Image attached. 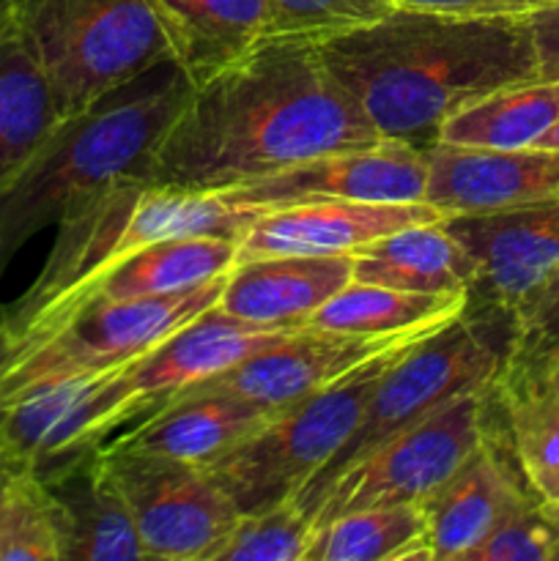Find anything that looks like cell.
I'll return each mask as SVG.
<instances>
[{
  "instance_id": "13",
  "label": "cell",
  "mask_w": 559,
  "mask_h": 561,
  "mask_svg": "<svg viewBox=\"0 0 559 561\" xmlns=\"http://www.w3.org/2000/svg\"><path fill=\"white\" fill-rule=\"evenodd\" d=\"M447 228L475 257L469 301L515 310L559 274V197L486 214H455Z\"/></svg>"
},
{
  "instance_id": "17",
  "label": "cell",
  "mask_w": 559,
  "mask_h": 561,
  "mask_svg": "<svg viewBox=\"0 0 559 561\" xmlns=\"http://www.w3.org/2000/svg\"><path fill=\"white\" fill-rule=\"evenodd\" d=\"M559 197V151H477L433 142L427 148L425 203L447 217L532 206Z\"/></svg>"
},
{
  "instance_id": "39",
  "label": "cell",
  "mask_w": 559,
  "mask_h": 561,
  "mask_svg": "<svg viewBox=\"0 0 559 561\" xmlns=\"http://www.w3.org/2000/svg\"><path fill=\"white\" fill-rule=\"evenodd\" d=\"M5 337V307H0V345H3Z\"/></svg>"
},
{
  "instance_id": "33",
  "label": "cell",
  "mask_w": 559,
  "mask_h": 561,
  "mask_svg": "<svg viewBox=\"0 0 559 561\" xmlns=\"http://www.w3.org/2000/svg\"><path fill=\"white\" fill-rule=\"evenodd\" d=\"M392 9V0H272V36L327 38Z\"/></svg>"
},
{
  "instance_id": "20",
  "label": "cell",
  "mask_w": 559,
  "mask_h": 561,
  "mask_svg": "<svg viewBox=\"0 0 559 561\" xmlns=\"http://www.w3.org/2000/svg\"><path fill=\"white\" fill-rule=\"evenodd\" d=\"M354 279V255H266L236 261L217 305L261 327H307Z\"/></svg>"
},
{
  "instance_id": "2",
  "label": "cell",
  "mask_w": 559,
  "mask_h": 561,
  "mask_svg": "<svg viewBox=\"0 0 559 561\" xmlns=\"http://www.w3.org/2000/svg\"><path fill=\"white\" fill-rule=\"evenodd\" d=\"M334 80L378 137L427 148L442 126L502 88L540 80L526 16H464L392 9L351 31L316 38Z\"/></svg>"
},
{
  "instance_id": "4",
  "label": "cell",
  "mask_w": 559,
  "mask_h": 561,
  "mask_svg": "<svg viewBox=\"0 0 559 561\" xmlns=\"http://www.w3.org/2000/svg\"><path fill=\"white\" fill-rule=\"evenodd\" d=\"M258 214V208L230 206L219 192L164 186L140 173L124 175L55 225L58 233L36 283L16 305L5 307L3 343L42 321L132 252L186 236L239 241Z\"/></svg>"
},
{
  "instance_id": "21",
  "label": "cell",
  "mask_w": 559,
  "mask_h": 561,
  "mask_svg": "<svg viewBox=\"0 0 559 561\" xmlns=\"http://www.w3.org/2000/svg\"><path fill=\"white\" fill-rule=\"evenodd\" d=\"M38 474L55 493L64 513L66 561L148 559L129 504L110 474L102 444L82 449L75 458Z\"/></svg>"
},
{
  "instance_id": "34",
  "label": "cell",
  "mask_w": 559,
  "mask_h": 561,
  "mask_svg": "<svg viewBox=\"0 0 559 561\" xmlns=\"http://www.w3.org/2000/svg\"><path fill=\"white\" fill-rule=\"evenodd\" d=\"M515 345L507 365H532L559 354V274L515 307Z\"/></svg>"
},
{
  "instance_id": "25",
  "label": "cell",
  "mask_w": 559,
  "mask_h": 561,
  "mask_svg": "<svg viewBox=\"0 0 559 561\" xmlns=\"http://www.w3.org/2000/svg\"><path fill=\"white\" fill-rule=\"evenodd\" d=\"M354 279L409 294H469L475 257L447 228V219L409 225L354 252Z\"/></svg>"
},
{
  "instance_id": "11",
  "label": "cell",
  "mask_w": 559,
  "mask_h": 561,
  "mask_svg": "<svg viewBox=\"0 0 559 561\" xmlns=\"http://www.w3.org/2000/svg\"><path fill=\"white\" fill-rule=\"evenodd\" d=\"M124 367L0 387V447L47 471L104 444L110 431L137 416L124 387Z\"/></svg>"
},
{
  "instance_id": "7",
  "label": "cell",
  "mask_w": 559,
  "mask_h": 561,
  "mask_svg": "<svg viewBox=\"0 0 559 561\" xmlns=\"http://www.w3.org/2000/svg\"><path fill=\"white\" fill-rule=\"evenodd\" d=\"M64 118L170 60L153 0H14Z\"/></svg>"
},
{
  "instance_id": "32",
  "label": "cell",
  "mask_w": 559,
  "mask_h": 561,
  "mask_svg": "<svg viewBox=\"0 0 559 561\" xmlns=\"http://www.w3.org/2000/svg\"><path fill=\"white\" fill-rule=\"evenodd\" d=\"M557 553L559 507L529 493L504 513L466 561H557Z\"/></svg>"
},
{
  "instance_id": "12",
  "label": "cell",
  "mask_w": 559,
  "mask_h": 561,
  "mask_svg": "<svg viewBox=\"0 0 559 561\" xmlns=\"http://www.w3.org/2000/svg\"><path fill=\"white\" fill-rule=\"evenodd\" d=\"M425 190L427 151L381 137L373 146L323 153L219 195L230 206L272 211L318 201L422 203Z\"/></svg>"
},
{
  "instance_id": "10",
  "label": "cell",
  "mask_w": 559,
  "mask_h": 561,
  "mask_svg": "<svg viewBox=\"0 0 559 561\" xmlns=\"http://www.w3.org/2000/svg\"><path fill=\"white\" fill-rule=\"evenodd\" d=\"M148 559L212 561L241 513L206 466L102 444Z\"/></svg>"
},
{
  "instance_id": "22",
  "label": "cell",
  "mask_w": 559,
  "mask_h": 561,
  "mask_svg": "<svg viewBox=\"0 0 559 561\" xmlns=\"http://www.w3.org/2000/svg\"><path fill=\"white\" fill-rule=\"evenodd\" d=\"M274 414L277 411L250 403L239 394L186 389L146 414L135 431L115 438V444L208 466L261 431Z\"/></svg>"
},
{
  "instance_id": "6",
  "label": "cell",
  "mask_w": 559,
  "mask_h": 561,
  "mask_svg": "<svg viewBox=\"0 0 559 561\" xmlns=\"http://www.w3.org/2000/svg\"><path fill=\"white\" fill-rule=\"evenodd\" d=\"M447 327V323H444ZM442 327L417 329L373 354L343 378L277 411L261 431L208 463L214 480L241 515L258 513L305 491L307 482L343 449L360 427L384 373L420 340Z\"/></svg>"
},
{
  "instance_id": "35",
  "label": "cell",
  "mask_w": 559,
  "mask_h": 561,
  "mask_svg": "<svg viewBox=\"0 0 559 561\" xmlns=\"http://www.w3.org/2000/svg\"><path fill=\"white\" fill-rule=\"evenodd\" d=\"M559 0H392L395 9L442 11L464 16H526Z\"/></svg>"
},
{
  "instance_id": "42",
  "label": "cell",
  "mask_w": 559,
  "mask_h": 561,
  "mask_svg": "<svg viewBox=\"0 0 559 561\" xmlns=\"http://www.w3.org/2000/svg\"><path fill=\"white\" fill-rule=\"evenodd\" d=\"M557 507H559V504H557Z\"/></svg>"
},
{
  "instance_id": "15",
  "label": "cell",
  "mask_w": 559,
  "mask_h": 561,
  "mask_svg": "<svg viewBox=\"0 0 559 561\" xmlns=\"http://www.w3.org/2000/svg\"><path fill=\"white\" fill-rule=\"evenodd\" d=\"M409 332H417V329L373 337V334L329 332V329L305 327L290 337L247 356L230 370L190 389H217V392L239 394V398L263 405L269 411H283L299 403L307 394L343 378L345 373H351L356 365H362Z\"/></svg>"
},
{
  "instance_id": "18",
  "label": "cell",
  "mask_w": 559,
  "mask_h": 561,
  "mask_svg": "<svg viewBox=\"0 0 559 561\" xmlns=\"http://www.w3.org/2000/svg\"><path fill=\"white\" fill-rule=\"evenodd\" d=\"M529 493L504 431L488 438L422 502L431 561H466L504 513Z\"/></svg>"
},
{
  "instance_id": "38",
  "label": "cell",
  "mask_w": 559,
  "mask_h": 561,
  "mask_svg": "<svg viewBox=\"0 0 559 561\" xmlns=\"http://www.w3.org/2000/svg\"><path fill=\"white\" fill-rule=\"evenodd\" d=\"M535 148H548V151H559V121L535 142Z\"/></svg>"
},
{
  "instance_id": "23",
  "label": "cell",
  "mask_w": 559,
  "mask_h": 561,
  "mask_svg": "<svg viewBox=\"0 0 559 561\" xmlns=\"http://www.w3.org/2000/svg\"><path fill=\"white\" fill-rule=\"evenodd\" d=\"M170 60L201 85L272 36V0H153Z\"/></svg>"
},
{
  "instance_id": "19",
  "label": "cell",
  "mask_w": 559,
  "mask_h": 561,
  "mask_svg": "<svg viewBox=\"0 0 559 561\" xmlns=\"http://www.w3.org/2000/svg\"><path fill=\"white\" fill-rule=\"evenodd\" d=\"M236 261H239V241L225 239V236H186V239L157 241V244L142 247L115 266H110L93 283H88L80 294L66 299L49 316L22 329L3 345L36 337V334L47 332L55 323L64 321L66 316L80 310L82 305H91V301L146 299V296H168L195 288V285L228 274L236 266Z\"/></svg>"
},
{
  "instance_id": "16",
  "label": "cell",
  "mask_w": 559,
  "mask_h": 561,
  "mask_svg": "<svg viewBox=\"0 0 559 561\" xmlns=\"http://www.w3.org/2000/svg\"><path fill=\"white\" fill-rule=\"evenodd\" d=\"M447 219L431 203L318 201L261 211L239 239V261L266 255H354L409 225Z\"/></svg>"
},
{
  "instance_id": "27",
  "label": "cell",
  "mask_w": 559,
  "mask_h": 561,
  "mask_svg": "<svg viewBox=\"0 0 559 561\" xmlns=\"http://www.w3.org/2000/svg\"><path fill=\"white\" fill-rule=\"evenodd\" d=\"M559 121V80H532L502 88L455 113L436 142L477 151L532 148Z\"/></svg>"
},
{
  "instance_id": "31",
  "label": "cell",
  "mask_w": 559,
  "mask_h": 561,
  "mask_svg": "<svg viewBox=\"0 0 559 561\" xmlns=\"http://www.w3.org/2000/svg\"><path fill=\"white\" fill-rule=\"evenodd\" d=\"M318 520L299 499H283L258 513L241 515L212 561H307Z\"/></svg>"
},
{
  "instance_id": "3",
  "label": "cell",
  "mask_w": 559,
  "mask_h": 561,
  "mask_svg": "<svg viewBox=\"0 0 559 561\" xmlns=\"http://www.w3.org/2000/svg\"><path fill=\"white\" fill-rule=\"evenodd\" d=\"M190 88L184 71L164 60L60 121L0 192V277L33 236L64 222L124 175H142Z\"/></svg>"
},
{
  "instance_id": "9",
  "label": "cell",
  "mask_w": 559,
  "mask_h": 561,
  "mask_svg": "<svg viewBox=\"0 0 559 561\" xmlns=\"http://www.w3.org/2000/svg\"><path fill=\"white\" fill-rule=\"evenodd\" d=\"M225 277L228 274L168 296L82 305L47 332L3 345L0 387L42 376L104 373L132 365L192 318L217 305Z\"/></svg>"
},
{
  "instance_id": "37",
  "label": "cell",
  "mask_w": 559,
  "mask_h": 561,
  "mask_svg": "<svg viewBox=\"0 0 559 561\" xmlns=\"http://www.w3.org/2000/svg\"><path fill=\"white\" fill-rule=\"evenodd\" d=\"M25 460L14 458L5 447H0V515H3V496H5V485H9V477L14 474V469Z\"/></svg>"
},
{
  "instance_id": "41",
  "label": "cell",
  "mask_w": 559,
  "mask_h": 561,
  "mask_svg": "<svg viewBox=\"0 0 559 561\" xmlns=\"http://www.w3.org/2000/svg\"><path fill=\"white\" fill-rule=\"evenodd\" d=\"M557 561H559V553H557Z\"/></svg>"
},
{
  "instance_id": "1",
  "label": "cell",
  "mask_w": 559,
  "mask_h": 561,
  "mask_svg": "<svg viewBox=\"0 0 559 561\" xmlns=\"http://www.w3.org/2000/svg\"><path fill=\"white\" fill-rule=\"evenodd\" d=\"M378 140L316 38L269 36L190 88L142 175L179 190L228 192Z\"/></svg>"
},
{
  "instance_id": "24",
  "label": "cell",
  "mask_w": 559,
  "mask_h": 561,
  "mask_svg": "<svg viewBox=\"0 0 559 561\" xmlns=\"http://www.w3.org/2000/svg\"><path fill=\"white\" fill-rule=\"evenodd\" d=\"M504 438L535 496L559 504V354L507 365L497 381Z\"/></svg>"
},
{
  "instance_id": "30",
  "label": "cell",
  "mask_w": 559,
  "mask_h": 561,
  "mask_svg": "<svg viewBox=\"0 0 559 561\" xmlns=\"http://www.w3.org/2000/svg\"><path fill=\"white\" fill-rule=\"evenodd\" d=\"M0 561H66L64 513L31 463L16 466L5 485Z\"/></svg>"
},
{
  "instance_id": "36",
  "label": "cell",
  "mask_w": 559,
  "mask_h": 561,
  "mask_svg": "<svg viewBox=\"0 0 559 561\" xmlns=\"http://www.w3.org/2000/svg\"><path fill=\"white\" fill-rule=\"evenodd\" d=\"M535 38L540 80H559V3L526 14Z\"/></svg>"
},
{
  "instance_id": "29",
  "label": "cell",
  "mask_w": 559,
  "mask_h": 561,
  "mask_svg": "<svg viewBox=\"0 0 559 561\" xmlns=\"http://www.w3.org/2000/svg\"><path fill=\"white\" fill-rule=\"evenodd\" d=\"M307 561H431L422 504L343 513L318 529Z\"/></svg>"
},
{
  "instance_id": "14",
  "label": "cell",
  "mask_w": 559,
  "mask_h": 561,
  "mask_svg": "<svg viewBox=\"0 0 559 561\" xmlns=\"http://www.w3.org/2000/svg\"><path fill=\"white\" fill-rule=\"evenodd\" d=\"M299 329L305 327H261L212 305L124 367V387L135 414H151L184 389L230 370Z\"/></svg>"
},
{
  "instance_id": "26",
  "label": "cell",
  "mask_w": 559,
  "mask_h": 561,
  "mask_svg": "<svg viewBox=\"0 0 559 561\" xmlns=\"http://www.w3.org/2000/svg\"><path fill=\"white\" fill-rule=\"evenodd\" d=\"M64 121L14 9L0 11V192Z\"/></svg>"
},
{
  "instance_id": "28",
  "label": "cell",
  "mask_w": 559,
  "mask_h": 561,
  "mask_svg": "<svg viewBox=\"0 0 559 561\" xmlns=\"http://www.w3.org/2000/svg\"><path fill=\"white\" fill-rule=\"evenodd\" d=\"M469 307V294H409L351 279L310 316L307 327L351 334H398L406 329L444 327Z\"/></svg>"
},
{
  "instance_id": "40",
  "label": "cell",
  "mask_w": 559,
  "mask_h": 561,
  "mask_svg": "<svg viewBox=\"0 0 559 561\" xmlns=\"http://www.w3.org/2000/svg\"><path fill=\"white\" fill-rule=\"evenodd\" d=\"M5 9H14V0H0V11Z\"/></svg>"
},
{
  "instance_id": "5",
  "label": "cell",
  "mask_w": 559,
  "mask_h": 561,
  "mask_svg": "<svg viewBox=\"0 0 559 561\" xmlns=\"http://www.w3.org/2000/svg\"><path fill=\"white\" fill-rule=\"evenodd\" d=\"M513 345L515 312L499 305L469 301L458 318L420 340L384 373L376 392L367 400L360 427L294 499L307 507L329 482L381 447L387 438L427 420L433 411L471 389L493 387L513 356Z\"/></svg>"
},
{
  "instance_id": "8",
  "label": "cell",
  "mask_w": 559,
  "mask_h": 561,
  "mask_svg": "<svg viewBox=\"0 0 559 561\" xmlns=\"http://www.w3.org/2000/svg\"><path fill=\"white\" fill-rule=\"evenodd\" d=\"M502 431L497 383L471 389L433 411L427 420L387 438L329 482L307 510L321 529V524L354 510L422 504L477 447Z\"/></svg>"
}]
</instances>
